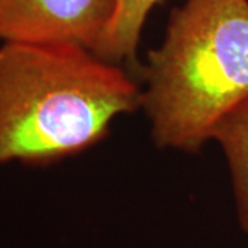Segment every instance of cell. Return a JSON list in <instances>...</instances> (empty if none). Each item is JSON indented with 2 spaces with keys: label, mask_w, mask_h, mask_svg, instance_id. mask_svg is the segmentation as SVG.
<instances>
[{
  "label": "cell",
  "mask_w": 248,
  "mask_h": 248,
  "mask_svg": "<svg viewBox=\"0 0 248 248\" xmlns=\"http://www.w3.org/2000/svg\"><path fill=\"white\" fill-rule=\"evenodd\" d=\"M117 0H0V43H73L98 53Z\"/></svg>",
  "instance_id": "3"
},
{
  "label": "cell",
  "mask_w": 248,
  "mask_h": 248,
  "mask_svg": "<svg viewBox=\"0 0 248 248\" xmlns=\"http://www.w3.org/2000/svg\"><path fill=\"white\" fill-rule=\"evenodd\" d=\"M125 72L73 43L0 45V164H45L87 149L141 107Z\"/></svg>",
  "instance_id": "1"
},
{
  "label": "cell",
  "mask_w": 248,
  "mask_h": 248,
  "mask_svg": "<svg viewBox=\"0 0 248 248\" xmlns=\"http://www.w3.org/2000/svg\"><path fill=\"white\" fill-rule=\"evenodd\" d=\"M211 140L221 145L232 175L240 226L248 232V98L214 128Z\"/></svg>",
  "instance_id": "4"
},
{
  "label": "cell",
  "mask_w": 248,
  "mask_h": 248,
  "mask_svg": "<svg viewBox=\"0 0 248 248\" xmlns=\"http://www.w3.org/2000/svg\"><path fill=\"white\" fill-rule=\"evenodd\" d=\"M160 0H117L115 17L97 55L110 62L133 58L142 28Z\"/></svg>",
  "instance_id": "5"
},
{
  "label": "cell",
  "mask_w": 248,
  "mask_h": 248,
  "mask_svg": "<svg viewBox=\"0 0 248 248\" xmlns=\"http://www.w3.org/2000/svg\"><path fill=\"white\" fill-rule=\"evenodd\" d=\"M141 107L160 148L197 151L248 98V0H186L149 53Z\"/></svg>",
  "instance_id": "2"
}]
</instances>
